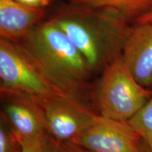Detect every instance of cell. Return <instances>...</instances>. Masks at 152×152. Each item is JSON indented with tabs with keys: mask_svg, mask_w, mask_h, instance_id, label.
<instances>
[{
	"mask_svg": "<svg viewBox=\"0 0 152 152\" xmlns=\"http://www.w3.org/2000/svg\"><path fill=\"white\" fill-rule=\"evenodd\" d=\"M38 71L62 94L84 99L93 70L66 34L50 19L14 43Z\"/></svg>",
	"mask_w": 152,
	"mask_h": 152,
	"instance_id": "obj_1",
	"label": "cell"
},
{
	"mask_svg": "<svg viewBox=\"0 0 152 152\" xmlns=\"http://www.w3.org/2000/svg\"><path fill=\"white\" fill-rule=\"evenodd\" d=\"M49 19L66 34L93 71L104 69L122 54L131 28L118 17L71 4Z\"/></svg>",
	"mask_w": 152,
	"mask_h": 152,
	"instance_id": "obj_2",
	"label": "cell"
},
{
	"mask_svg": "<svg viewBox=\"0 0 152 152\" xmlns=\"http://www.w3.org/2000/svg\"><path fill=\"white\" fill-rule=\"evenodd\" d=\"M152 97V90L134 79L122 54L106 66L94 92V103L100 115L128 123Z\"/></svg>",
	"mask_w": 152,
	"mask_h": 152,
	"instance_id": "obj_3",
	"label": "cell"
},
{
	"mask_svg": "<svg viewBox=\"0 0 152 152\" xmlns=\"http://www.w3.org/2000/svg\"><path fill=\"white\" fill-rule=\"evenodd\" d=\"M39 106L49 135L56 141H68L84 132L101 115L83 100L63 94L30 96Z\"/></svg>",
	"mask_w": 152,
	"mask_h": 152,
	"instance_id": "obj_4",
	"label": "cell"
},
{
	"mask_svg": "<svg viewBox=\"0 0 152 152\" xmlns=\"http://www.w3.org/2000/svg\"><path fill=\"white\" fill-rule=\"evenodd\" d=\"M0 79L1 95L40 96L62 94L37 71L14 43L3 38L0 39Z\"/></svg>",
	"mask_w": 152,
	"mask_h": 152,
	"instance_id": "obj_5",
	"label": "cell"
},
{
	"mask_svg": "<svg viewBox=\"0 0 152 152\" xmlns=\"http://www.w3.org/2000/svg\"><path fill=\"white\" fill-rule=\"evenodd\" d=\"M142 140L128 123L101 115L94 125L70 141L91 152H141Z\"/></svg>",
	"mask_w": 152,
	"mask_h": 152,
	"instance_id": "obj_6",
	"label": "cell"
},
{
	"mask_svg": "<svg viewBox=\"0 0 152 152\" xmlns=\"http://www.w3.org/2000/svg\"><path fill=\"white\" fill-rule=\"evenodd\" d=\"M1 115L7 120L20 143L48 134L39 106L32 97L22 94L1 95Z\"/></svg>",
	"mask_w": 152,
	"mask_h": 152,
	"instance_id": "obj_7",
	"label": "cell"
},
{
	"mask_svg": "<svg viewBox=\"0 0 152 152\" xmlns=\"http://www.w3.org/2000/svg\"><path fill=\"white\" fill-rule=\"evenodd\" d=\"M122 56L134 79L152 90V23L131 26Z\"/></svg>",
	"mask_w": 152,
	"mask_h": 152,
	"instance_id": "obj_8",
	"label": "cell"
},
{
	"mask_svg": "<svg viewBox=\"0 0 152 152\" xmlns=\"http://www.w3.org/2000/svg\"><path fill=\"white\" fill-rule=\"evenodd\" d=\"M44 9L34 8L16 0H0V35L13 43L23 39L42 22Z\"/></svg>",
	"mask_w": 152,
	"mask_h": 152,
	"instance_id": "obj_9",
	"label": "cell"
},
{
	"mask_svg": "<svg viewBox=\"0 0 152 152\" xmlns=\"http://www.w3.org/2000/svg\"><path fill=\"white\" fill-rule=\"evenodd\" d=\"M78 6L118 17L129 24L152 10V0H68Z\"/></svg>",
	"mask_w": 152,
	"mask_h": 152,
	"instance_id": "obj_10",
	"label": "cell"
},
{
	"mask_svg": "<svg viewBox=\"0 0 152 152\" xmlns=\"http://www.w3.org/2000/svg\"><path fill=\"white\" fill-rule=\"evenodd\" d=\"M128 123L144 142L152 146V97L128 121Z\"/></svg>",
	"mask_w": 152,
	"mask_h": 152,
	"instance_id": "obj_11",
	"label": "cell"
},
{
	"mask_svg": "<svg viewBox=\"0 0 152 152\" xmlns=\"http://www.w3.org/2000/svg\"><path fill=\"white\" fill-rule=\"evenodd\" d=\"M21 145L7 120L1 114L0 152H20Z\"/></svg>",
	"mask_w": 152,
	"mask_h": 152,
	"instance_id": "obj_12",
	"label": "cell"
},
{
	"mask_svg": "<svg viewBox=\"0 0 152 152\" xmlns=\"http://www.w3.org/2000/svg\"><path fill=\"white\" fill-rule=\"evenodd\" d=\"M54 144L55 140L49 134H46L39 138L20 142V152H53Z\"/></svg>",
	"mask_w": 152,
	"mask_h": 152,
	"instance_id": "obj_13",
	"label": "cell"
},
{
	"mask_svg": "<svg viewBox=\"0 0 152 152\" xmlns=\"http://www.w3.org/2000/svg\"><path fill=\"white\" fill-rule=\"evenodd\" d=\"M53 152H91L85 148L78 146L77 144L70 141H56L55 140V144Z\"/></svg>",
	"mask_w": 152,
	"mask_h": 152,
	"instance_id": "obj_14",
	"label": "cell"
},
{
	"mask_svg": "<svg viewBox=\"0 0 152 152\" xmlns=\"http://www.w3.org/2000/svg\"><path fill=\"white\" fill-rule=\"evenodd\" d=\"M16 1L30 7L44 9L50 4L53 0H16Z\"/></svg>",
	"mask_w": 152,
	"mask_h": 152,
	"instance_id": "obj_15",
	"label": "cell"
},
{
	"mask_svg": "<svg viewBox=\"0 0 152 152\" xmlns=\"http://www.w3.org/2000/svg\"><path fill=\"white\" fill-rule=\"evenodd\" d=\"M148 23H152V10L147 12V14L139 17L132 25L144 24Z\"/></svg>",
	"mask_w": 152,
	"mask_h": 152,
	"instance_id": "obj_16",
	"label": "cell"
},
{
	"mask_svg": "<svg viewBox=\"0 0 152 152\" xmlns=\"http://www.w3.org/2000/svg\"><path fill=\"white\" fill-rule=\"evenodd\" d=\"M140 150H141V152H152V146L149 145V144L144 142L143 140H142Z\"/></svg>",
	"mask_w": 152,
	"mask_h": 152,
	"instance_id": "obj_17",
	"label": "cell"
}]
</instances>
